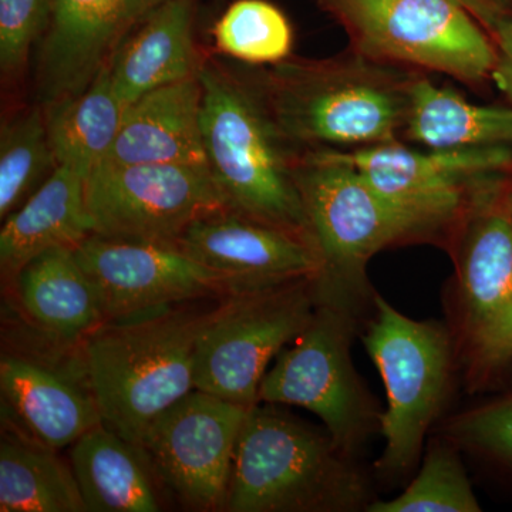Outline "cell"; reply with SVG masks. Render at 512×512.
<instances>
[{
    "instance_id": "6da1fadb",
    "label": "cell",
    "mask_w": 512,
    "mask_h": 512,
    "mask_svg": "<svg viewBox=\"0 0 512 512\" xmlns=\"http://www.w3.org/2000/svg\"><path fill=\"white\" fill-rule=\"evenodd\" d=\"M221 299L106 320L80 342L87 383L107 427L140 448L147 427L195 389L198 338Z\"/></svg>"
},
{
    "instance_id": "7a4b0ae2",
    "label": "cell",
    "mask_w": 512,
    "mask_h": 512,
    "mask_svg": "<svg viewBox=\"0 0 512 512\" xmlns=\"http://www.w3.org/2000/svg\"><path fill=\"white\" fill-rule=\"evenodd\" d=\"M198 77L205 156L229 210L315 245L295 177L302 153L276 124L251 73L205 55Z\"/></svg>"
},
{
    "instance_id": "3957f363",
    "label": "cell",
    "mask_w": 512,
    "mask_h": 512,
    "mask_svg": "<svg viewBox=\"0 0 512 512\" xmlns=\"http://www.w3.org/2000/svg\"><path fill=\"white\" fill-rule=\"evenodd\" d=\"M454 274L443 292L448 332L467 394L512 387V221L505 185L488 183L448 229Z\"/></svg>"
},
{
    "instance_id": "277c9868",
    "label": "cell",
    "mask_w": 512,
    "mask_h": 512,
    "mask_svg": "<svg viewBox=\"0 0 512 512\" xmlns=\"http://www.w3.org/2000/svg\"><path fill=\"white\" fill-rule=\"evenodd\" d=\"M313 241L320 256L318 303L369 319L375 289L370 259L392 245L444 237L446 232L387 200L359 171L330 151H308L295 170Z\"/></svg>"
},
{
    "instance_id": "5b68a950",
    "label": "cell",
    "mask_w": 512,
    "mask_h": 512,
    "mask_svg": "<svg viewBox=\"0 0 512 512\" xmlns=\"http://www.w3.org/2000/svg\"><path fill=\"white\" fill-rule=\"evenodd\" d=\"M376 500L356 457L326 429L276 409L248 410L232 463L228 512H359Z\"/></svg>"
},
{
    "instance_id": "8992f818",
    "label": "cell",
    "mask_w": 512,
    "mask_h": 512,
    "mask_svg": "<svg viewBox=\"0 0 512 512\" xmlns=\"http://www.w3.org/2000/svg\"><path fill=\"white\" fill-rule=\"evenodd\" d=\"M362 339L386 389L376 474L400 483L416 470L429 431L461 384L453 340L444 320L409 318L377 292Z\"/></svg>"
},
{
    "instance_id": "52a82bcc",
    "label": "cell",
    "mask_w": 512,
    "mask_h": 512,
    "mask_svg": "<svg viewBox=\"0 0 512 512\" xmlns=\"http://www.w3.org/2000/svg\"><path fill=\"white\" fill-rule=\"evenodd\" d=\"M266 107L295 146L393 143L406 124L409 96L360 64L286 59L251 73Z\"/></svg>"
},
{
    "instance_id": "ba28073f",
    "label": "cell",
    "mask_w": 512,
    "mask_h": 512,
    "mask_svg": "<svg viewBox=\"0 0 512 512\" xmlns=\"http://www.w3.org/2000/svg\"><path fill=\"white\" fill-rule=\"evenodd\" d=\"M363 326L353 313L318 303L291 348L276 356L258 393L259 403L303 407L318 416L353 457L380 433L384 412L353 363V340Z\"/></svg>"
},
{
    "instance_id": "9c48e42d",
    "label": "cell",
    "mask_w": 512,
    "mask_h": 512,
    "mask_svg": "<svg viewBox=\"0 0 512 512\" xmlns=\"http://www.w3.org/2000/svg\"><path fill=\"white\" fill-rule=\"evenodd\" d=\"M316 306L315 278L222 298L198 338L195 389L254 407L269 363L301 335Z\"/></svg>"
},
{
    "instance_id": "30bf717a",
    "label": "cell",
    "mask_w": 512,
    "mask_h": 512,
    "mask_svg": "<svg viewBox=\"0 0 512 512\" xmlns=\"http://www.w3.org/2000/svg\"><path fill=\"white\" fill-rule=\"evenodd\" d=\"M369 56L416 64L467 83L491 77L497 49L454 0H320Z\"/></svg>"
},
{
    "instance_id": "8fae6325",
    "label": "cell",
    "mask_w": 512,
    "mask_h": 512,
    "mask_svg": "<svg viewBox=\"0 0 512 512\" xmlns=\"http://www.w3.org/2000/svg\"><path fill=\"white\" fill-rule=\"evenodd\" d=\"M93 234L174 245L192 222L227 210L208 165L100 163L87 175Z\"/></svg>"
},
{
    "instance_id": "7c38bea8",
    "label": "cell",
    "mask_w": 512,
    "mask_h": 512,
    "mask_svg": "<svg viewBox=\"0 0 512 512\" xmlns=\"http://www.w3.org/2000/svg\"><path fill=\"white\" fill-rule=\"evenodd\" d=\"M249 409L194 389L147 427L140 450L185 510L225 511L235 447Z\"/></svg>"
},
{
    "instance_id": "4fadbf2b",
    "label": "cell",
    "mask_w": 512,
    "mask_h": 512,
    "mask_svg": "<svg viewBox=\"0 0 512 512\" xmlns=\"http://www.w3.org/2000/svg\"><path fill=\"white\" fill-rule=\"evenodd\" d=\"M383 197L444 232L453 227L474 194L512 167V144L413 150L386 143L355 151H330Z\"/></svg>"
},
{
    "instance_id": "5bb4252c",
    "label": "cell",
    "mask_w": 512,
    "mask_h": 512,
    "mask_svg": "<svg viewBox=\"0 0 512 512\" xmlns=\"http://www.w3.org/2000/svg\"><path fill=\"white\" fill-rule=\"evenodd\" d=\"M73 251L107 320L238 293L224 275L175 245L92 234Z\"/></svg>"
},
{
    "instance_id": "9a60e30c",
    "label": "cell",
    "mask_w": 512,
    "mask_h": 512,
    "mask_svg": "<svg viewBox=\"0 0 512 512\" xmlns=\"http://www.w3.org/2000/svg\"><path fill=\"white\" fill-rule=\"evenodd\" d=\"M171 0H53L37 46L36 99L42 107L79 96L134 29Z\"/></svg>"
},
{
    "instance_id": "2e32d148",
    "label": "cell",
    "mask_w": 512,
    "mask_h": 512,
    "mask_svg": "<svg viewBox=\"0 0 512 512\" xmlns=\"http://www.w3.org/2000/svg\"><path fill=\"white\" fill-rule=\"evenodd\" d=\"M174 245L224 275L237 292L316 278L322 265L308 239L229 208L192 222Z\"/></svg>"
},
{
    "instance_id": "e0dca14e",
    "label": "cell",
    "mask_w": 512,
    "mask_h": 512,
    "mask_svg": "<svg viewBox=\"0 0 512 512\" xmlns=\"http://www.w3.org/2000/svg\"><path fill=\"white\" fill-rule=\"evenodd\" d=\"M2 427L63 450L101 423L86 373L62 372L33 356L3 349L0 357Z\"/></svg>"
},
{
    "instance_id": "ac0fdd59",
    "label": "cell",
    "mask_w": 512,
    "mask_h": 512,
    "mask_svg": "<svg viewBox=\"0 0 512 512\" xmlns=\"http://www.w3.org/2000/svg\"><path fill=\"white\" fill-rule=\"evenodd\" d=\"M201 110L198 76L144 94L127 107L119 136L101 163L208 165Z\"/></svg>"
},
{
    "instance_id": "d6986e66",
    "label": "cell",
    "mask_w": 512,
    "mask_h": 512,
    "mask_svg": "<svg viewBox=\"0 0 512 512\" xmlns=\"http://www.w3.org/2000/svg\"><path fill=\"white\" fill-rule=\"evenodd\" d=\"M195 0H171L144 19L107 64L126 107L144 94L198 76L207 53L195 42Z\"/></svg>"
},
{
    "instance_id": "ffe728a7",
    "label": "cell",
    "mask_w": 512,
    "mask_h": 512,
    "mask_svg": "<svg viewBox=\"0 0 512 512\" xmlns=\"http://www.w3.org/2000/svg\"><path fill=\"white\" fill-rule=\"evenodd\" d=\"M87 174L69 164L30 195L3 221L0 231V272L9 285L20 269L53 248H76L93 234L86 205Z\"/></svg>"
},
{
    "instance_id": "44dd1931",
    "label": "cell",
    "mask_w": 512,
    "mask_h": 512,
    "mask_svg": "<svg viewBox=\"0 0 512 512\" xmlns=\"http://www.w3.org/2000/svg\"><path fill=\"white\" fill-rule=\"evenodd\" d=\"M8 288L23 315L52 343L79 346L106 322L103 306L73 248H53L23 266Z\"/></svg>"
},
{
    "instance_id": "7402d4cb",
    "label": "cell",
    "mask_w": 512,
    "mask_h": 512,
    "mask_svg": "<svg viewBox=\"0 0 512 512\" xmlns=\"http://www.w3.org/2000/svg\"><path fill=\"white\" fill-rule=\"evenodd\" d=\"M87 512H158V478L143 451L101 421L69 447Z\"/></svg>"
},
{
    "instance_id": "603a6c76",
    "label": "cell",
    "mask_w": 512,
    "mask_h": 512,
    "mask_svg": "<svg viewBox=\"0 0 512 512\" xmlns=\"http://www.w3.org/2000/svg\"><path fill=\"white\" fill-rule=\"evenodd\" d=\"M407 134L429 148H467L512 144V107L478 106L430 80L407 89Z\"/></svg>"
},
{
    "instance_id": "cb8c5ba5",
    "label": "cell",
    "mask_w": 512,
    "mask_h": 512,
    "mask_svg": "<svg viewBox=\"0 0 512 512\" xmlns=\"http://www.w3.org/2000/svg\"><path fill=\"white\" fill-rule=\"evenodd\" d=\"M0 511L87 512L70 463L56 450L2 427Z\"/></svg>"
},
{
    "instance_id": "d4e9b609",
    "label": "cell",
    "mask_w": 512,
    "mask_h": 512,
    "mask_svg": "<svg viewBox=\"0 0 512 512\" xmlns=\"http://www.w3.org/2000/svg\"><path fill=\"white\" fill-rule=\"evenodd\" d=\"M43 110L57 164L73 165L89 175L110 153L127 107L117 96L106 66L79 96Z\"/></svg>"
},
{
    "instance_id": "484cf974",
    "label": "cell",
    "mask_w": 512,
    "mask_h": 512,
    "mask_svg": "<svg viewBox=\"0 0 512 512\" xmlns=\"http://www.w3.org/2000/svg\"><path fill=\"white\" fill-rule=\"evenodd\" d=\"M45 110H18L3 121L0 134V220L22 207L57 168Z\"/></svg>"
},
{
    "instance_id": "4316f807",
    "label": "cell",
    "mask_w": 512,
    "mask_h": 512,
    "mask_svg": "<svg viewBox=\"0 0 512 512\" xmlns=\"http://www.w3.org/2000/svg\"><path fill=\"white\" fill-rule=\"evenodd\" d=\"M460 450L437 434L427 444L416 476L392 500H376L367 512H480V501L461 460Z\"/></svg>"
},
{
    "instance_id": "83f0119b",
    "label": "cell",
    "mask_w": 512,
    "mask_h": 512,
    "mask_svg": "<svg viewBox=\"0 0 512 512\" xmlns=\"http://www.w3.org/2000/svg\"><path fill=\"white\" fill-rule=\"evenodd\" d=\"M212 39L221 55L252 64L272 66L291 56L292 26L266 0H237L215 22Z\"/></svg>"
},
{
    "instance_id": "f1b7e54d",
    "label": "cell",
    "mask_w": 512,
    "mask_h": 512,
    "mask_svg": "<svg viewBox=\"0 0 512 512\" xmlns=\"http://www.w3.org/2000/svg\"><path fill=\"white\" fill-rule=\"evenodd\" d=\"M439 434L512 477V387L441 421Z\"/></svg>"
},
{
    "instance_id": "f546056e",
    "label": "cell",
    "mask_w": 512,
    "mask_h": 512,
    "mask_svg": "<svg viewBox=\"0 0 512 512\" xmlns=\"http://www.w3.org/2000/svg\"><path fill=\"white\" fill-rule=\"evenodd\" d=\"M53 0H0V74L3 86L18 89L32 50L49 28Z\"/></svg>"
},
{
    "instance_id": "4dcf8cb0",
    "label": "cell",
    "mask_w": 512,
    "mask_h": 512,
    "mask_svg": "<svg viewBox=\"0 0 512 512\" xmlns=\"http://www.w3.org/2000/svg\"><path fill=\"white\" fill-rule=\"evenodd\" d=\"M491 35L494 36V45L497 49V62L491 79L512 104V18L501 16L495 23Z\"/></svg>"
},
{
    "instance_id": "1f68e13d",
    "label": "cell",
    "mask_w": 512,
    "mask_h": 512,
    "mask_svg": "<svg viewBox=\"0 0 512 512\" xmlns=\"http://www.w3.org/2000/svg\"><path fill=\"white\" fill-rule=\"evenodd\" d=\"M454 2L463 6L464 9H467L468 12H470L481 25L490 30L491 33H493L495 23L498 22V19L504 16L503 13L495 10L493 6L488 5L485 0H454Z\"/></svg>"
},
{
    "instance_id": "d6a6232c",
    "label": "cell",
    "mask_w": 512,
    "mask_h": 512,
    "mask_svg": "<svg viewBox=\"0 0 512 512\" xmlns=\"http://www.w3.org/2000/svg\"><path fill=\"white\" fill-rule=\"evenodd\" d=\"M485 2L493 6L498 12L503 13V15H505V12L512 6V0H485Z\"/></svg>"
},
{
    "instance_id": "836d02e7",
    "label": "cell",
    "mask_w": 512,
    "mask_h": 512,
    "mask_svg": "<svg viewBox=\"0 0 512 512\" xmlns=\"http://www.w3.org/2000/svg\"><path fill=\"white\" fill-rule=\"evenodd\" d=\"M505 205H507L508 215L512 221V178L510 183L505 185Z\"/></svg>"
}]
</instances>
